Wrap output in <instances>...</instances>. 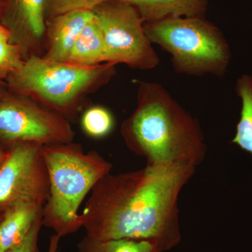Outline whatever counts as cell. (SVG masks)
<instances>
[{"instance_id": "1", "label": "cell", "mask_w": 252, "mask_h": 252, "mask_svg": "<svg viewBox=\"0 0 252 252\" xmlns=\"http://www.w3.org/2000/svg\"><path fill=\"white\" fill-rule=\"evenodd\" d=\"M187 164L148 165L97 182L81 213L86 235L97 240H142L160 252L182 240L178 200L195 172Z\"/></svg>"}, {"instance_id": "2", "label": "cell", "mask_w": 252, "mask_h": 252, "mask_svg": "<svg viewBox=\"0 0 252 252\" xmlns=\"http://www.w3.org/2000/svg\"><path fill=\"white\" fill-rule=\"evenodd\" d=\"M140 84L137 108L122 127L127 147L148 165H200L207 145L198 119L158 83Z\"/></svg>"}, {"instance_id": "3", "label": "cell", "mask_w": 252, "mask_h": 252, "mask_svg": "<svg viewBox=\"0 0 252 252\" xmlns=\"http://www.w3.org/2000/svg\"><path fill=\"white\" fill-rule=\"evenodd\" d=\"M42 156L50 182L42 225L63 238L83 228L81 203L113 165L95 151L85 152L72 142L43 146Z\"/></svg>"}, {"instance_id": "4", "label": "cell", "mask_w": 252, "mask_h": 252, "mask_svg": "<svg viewBox=\"0 0 252 252\" xmlns=\"http://www.w3.org/2000/svg\"><path fill=\"white\" fill-rule=\"evenodd\" d=\"M152 44L170 55L177 73L225 75L231 53L223 33L203 17H171L144 23Z\"/></svg>"}, {"instance_id": "5", "label": "cell", "mask_w": 252, "mask_h": 252, "mask_svg": "<svg viewBox=\"0 0 252 252\" xmlns=\"http://www.w3.org/2000/svg\"><path fill=\"white\" fill-rule=\"evenodd\" d=\"M114 66L105 63L85 67L32 55L22 67L10 75V83L16 90L37 99L61 114L67 112L81 94L94 84L110 79L115 72Z\"/></svg>"}, {"instance_id": "6", "label": "cell", "mask_w": 252, "mask_h": 252, "mask_svg": "<svg viewBox=\"0 0 252 252\" xmlns=\"http://www.w3.org/2000/svg\"><path fill=\"white\" fill-rule=\"evenodd\" d=\"M103 34L104 62L149 70L160 63L145 30L143 18L132 5L110 0L93 10Z\"/></svg>"}, {"instance_id": "7", "label": "cell", "mask_w": 252, "mask_h": 252, "mask_svg": "<svg viewBox=\"0 0 252 252\" xmlns=\"http://www.w3.org/2000/svg\"><path fill=\"white\" fill-rule=\"evenodd\" d=\"M42 145L13 144L0 164V215L21 203L44 207L50 193Z\"/></svg>"}, {"instance_id": "8", "label": "cell", "mask_w": 252, "mask_h": 252, "mask_svg": "<svg viewBox=\"0 0 252 252\" xmlns=\"http://www.w3.org/2000/svg\"><path fill=\"white\" fill-rule=\"evenodd\" d=\"M74 135L65 118L32 101L15 99L0 102V137L5 141L45 146L70 143Z\"/></svg>"}, {"instance_id": "9", "label": "cell", "mask_w": 252, "mask_h": 252, "mask_svg": "<svg viewBox=\"0 0 252 252\" xmlns=\"http://www.w3.org/2000/svg\"><path fill=\"white\" fill-rule=\"evenodd\" d=\"M5 10L11 38L18 34L27 47H38L46 32V0H6Z\"/></svg>"}, {"instance_id": "10", "label": "cell", "mask_w": 252, "mask_h": 252, "mask_svg": "<svg viewBox=\"0 0 252 252\" xmlns=\"http://www.w3.org/2000/svg\"><path fill=\"white\" fill-rule=\"evenodd\" d=\"M93 17L92 11H75L51 18L48 28L49 46L44 59L67 63L79 34Z\"/></svg>"}, {"instance_id": "11", "label": "cell", "mask_w": 252, "mask_h": 252, "mask_svg": "<svg viewBox=\"0 0 252 252\" xmlns=\"http://www.w3.org/2000/svg\"><path fill=\"white\" fill-rule=\"evenodd\" d=\"M132 5L144 22L171 17H203L208 0H117Z\"/></svg>"}, {"instance_id": "12", "label": "cell", "mask_w": 252, "mask_h": 252, "mask_svg": "<svg viewBox=\"0 0 252 252\" xmlns=\"http://www.w3.org/2000/svg\"><path fill=\"white\" fill-rule=\"evenodd\" d=\"M42 210L36 204L21 203L6 210L0 220V252L21 243Z\"/></svg>"}, {"instance_id": "13", "label": "cell", "mask_w": 252, "mask_h": 252, "mask_svg": "<svg viewBox=\"0 0 252 252\" xmlns=\"http://www.w3.org/2000/svg\"><path fill=\"white\" fill-rule=\"evenodd\" d=\"M104 51L103 34L94 15L79 34L67 63L85 67L98 65L104 62Z\"/></svg>"}, {"instance_id": "14", "label": "cell", "mask_w": 252, "mask_h": 252, "mask_svg": "<svg viewBox=\"0 0 252 252\" xmlns=\"http://www.w3.org/2000/svg\"><path fill=\"white\" fill-rule=\"evenodd\" d=\"M235 89L241 99L242 109L231 142L252 155V76L244 74L238 78Z\"/></svg>"}, {"instance_id": "15", "label": "cell", "mask_w": 252, "mask_h": 252, "mask_svg": "<svg viewBox=\"0 0 252 252\" xmlns=\"http://www.w3.org/2000/svg\"><path fill=\"white\" fill-rule=\"evenodd\" d=\"M76 252H160L152 243L142 240H97L86 235Z\"/></svg>"}, {"instance_id": "16", "label": "cell", "mask_w": 252, "mask_h": 252, "mask_svg": "<svg viewBox=\"0 0 252 252\" xmlns=\"http://www.w3.org/2000/svg\"><path fill=\"white\" fill-rule=\"evenodd\" d=\"M81 125L88 135L100 138L112 132L114 125V117L111 112L104 107H91L83 115Z\"/></svg>"}, {"instance_id": "17", "label": "cell", "mask_w": 252, "mask_h": 252, "mask_svg": "<svg viewBox=\"0 0 252 252\" xmlns=\"http://www.w3.org/2000/svg\"><path fill=\"white\" fill-rule=\"evenodd\" d=\"M110 0H46V15L51 18L75 11H93Z\"/></svg>"}, {"instance_id": "18", "label": "cell", "mask_w": 252, "mask_h": 252, "mask_svg": "<svg viewBox=\"0 0 252 252\" xmlns=\"http://www.w3.org/2000/svg\"><path fill=\"white\" fill-rule=\"evenodd\" d=\"M23 49L10 41H0V77L11 75L21 67Z\"/></svg>"}, {"instance_id": "19", "label": "cell", "mask_w": 252, "mask_h": 252, "mask_svg": "<svg viewBox=\"0 0 252 252\" xmlns=\"http://www.w3.org/2000/svg\"><path fill=\"white\" fill-rule=\"evenodd\" d=\"M42 226V211L36 219L29 233L18 245L4 252H40L38 242Z\"/></svg>"}, {"instance_id": "20", "label": "cell", "mask_w": 252, "mask_h": 252, "mask_svg": "<svg viewBox=\"0 0 252 252\" xmlns=\"http://www.w3.org/2000/svg\"><path fill=\"white\" fill-rule=\"evenodd\" d=\"M61 237L59 235L54 234L50 238L49 249L47 252H60L59 243Z\"/></svg>"}, {"instance_id": "21", "label": "cell", "mask_w": 252, "mask_h": 252, "mask_svg": "<svg viewBox=\"0 0 252 252\" xmlns=\"http://www.w3.org/2000/svg\"><path fill=\"white\" fill-rule=\"evenodd\" d=\"M11 34L7 28L3 26L2 23H0V41H10Z\"/></svg>"}, {"instance_id": "22", "label": "cell", "mask_w": 252, "mask_h": 252, "mask_svg": "<svg viewBox=\"0 0 252 252\" xmlns=\"http://www.w3.org/2000/svg\"><path fill=\"white\" fill-rule=\"evenodd\" d=\"M5 154H6V152H2V151L0 149V164L2 162L3 159L4 158Z\"/></svg>"}, {"instance_id": "23", "label": "cell", "mask_w": 252, "mask_h": 252, "mask_svg": "<svg viewBox=\"0 0 252 252\" xmlns=\"http://www.w3.org/2000/svg\"><path fill=\"white\" fill-rule=\"evenodd\" d=\"M1 1H0V14H1Z\"/></svg>"}, {"instance_id": "24", "label": "cell", "mask_w": 252, "mask_h": 252, "mask_svg": "<svg viewBox=\"0 0 252 252\" xmlns=\"http://www.w3.org/2000/svg\"><path fill=\"white\" fill-rule=\"evenodd\" d=\"M1 217H2V215H0V220H1Z\"/></svg>"}]
</instances>
